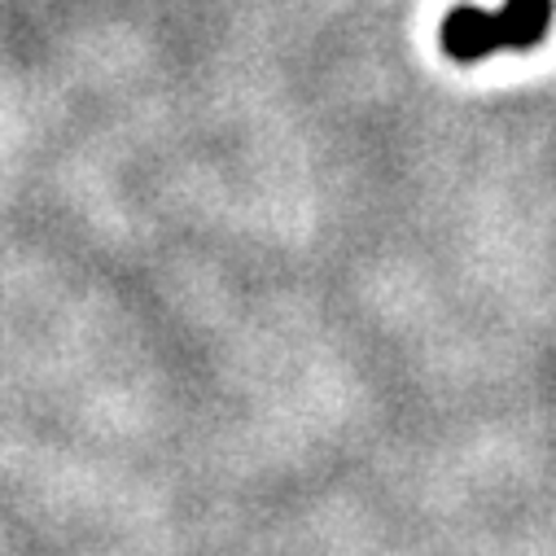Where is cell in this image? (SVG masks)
I'll use <instances>...</instances> for the list:
<instances>
[{
	"label": "cell",
	"instance_id": "obj_1",
	"mask_svg": "<svg viewBox=\"0 0 556 556\" xmlns=\"http://www.w3.org/2000/svg\"><path fill=\"white\" fill-rule=\"evenodd\" d=\"M443 53L456 62H482L491 53H500V36H495V14L478 10V5H460L443 18Z\"/></svg>",
	"mask_w": 556,
	"mask_h": 556
},
{
	"label": "cell",
	"instance_id": "obj_2",
	"mask_svg": "<svg viewBox=\"0 0 556 556\" xmlns=\"http://www.w3.org/2000/svg\"><path fill=\"white\" fill-rule=\"evenodd\" d=\"M552 0H504L495 10V36L500 49H534L547 36Z\"/></svg>",
	"mask_w": 556,
	"mask_h": 556
}]
</instances>
